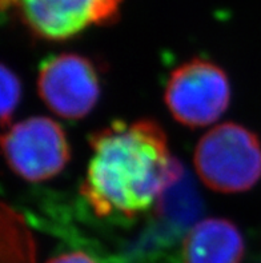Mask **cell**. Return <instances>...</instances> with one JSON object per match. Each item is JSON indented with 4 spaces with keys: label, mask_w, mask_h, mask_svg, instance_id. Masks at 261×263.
Returning <instances> with one entry per match:
<instances>
[{
    "label": "cell",
    "mask_w": 261,
    "mask_h": 263,
    "mask_svg": "<svg viewBox=\"0 0 261 263\" xmlns=\"http://www.w3.org/2000/svg\"><path fill=\"white\" fill-rule=\"evenodd\" d=\"M89 143L92 157L80 193L100 217H137L184 175L152 119L116 120L93 133Z\"/></svg>",
    "instance_id": "cell-1"
},
{
    "label": "cell",
    "mask_w": 261,
    "mask_h": 263,
    "mask_svg": "<svg viewBox=\"0 0 261 263\" xmlns=\"http://www.w3.org/2000/svg\"><path fill=\"white\" fill-rule=\"evenodd\" d=\"M193 162L205 186L218 193H242L261 177V142L247 127L218 124L203 135Z\"/></svg>",
    "instance_id": "cell-2"
},
{
    "label": "cell",
    "mask_w": 261,
    "mask_h": 263,
    "mask_svg": "<svg viewBox=\"0 0 261 263\" xmlns=\"http://www.w3.org/2000/svg\"><path fill=\"white\" fill-rule=\"evenodd\" d=\"M164 99L178 123L192 128L204 127L216 122L228 108L231 86L217 64L192 59L172 71Z\"/></svg>",
    "instance_id": "cell-3"
},
{
    "label": "cell",
    "mask_w": 261,
    "mask_h": 263,
    "mask_svg": "<svg viewBox=\"0 0 261 263\" xmlns=\"http://www.w3.org/2000/svg\"><path fill=\"white\" fill-rule=\"evenodd\" d=\"M123 0H2L39 39L62 42L89 26H108L119 19Z\"/></svg>",
    "instance_id": "cell-4"
},
{
    "label": "cell",
    "mask_w": 261,
    "mask_h": 263,
    "mask_svg": "<svg viewBox=\"0 0 261 263\" xmlns=\"http://www.w3.org/2000/svg\"><path fill=\"white\" fill-rule=\"evenodd\" d=\"M2 148L11 170L28 182L53 178L70 160V144L59 123L35 117L10 127L2 137Z\"/></svg>",
    "instance_id": "cell-5"
},
{
    "label": "cell",
    "mask_w": 261,
    "mask_h": 263,
    "mask_svg": "<svg viewBox=\"0 0 261 263\" xmlns=\"http://www.w3.org/2000/svg\"><path fill=\"white\" fill-rule=\"evenodd\" d=\"M37 91L47 107L64 119H82L96 106L100 79L92 60L79 53H60L43 62Z\"/></svg>",
    "instance_id": "cell-6"
},
{
    "label": "cell",
    "mask_w": 261,
    "mask_h": 263,
    "mask_svg": "<svg viewBox=\"0 0 261 263\" xmlns=\"http://www.w3.org/2000/svg\"><path fill=\"white\" fill-rule=\"evenodd\" d=\"M244 239L235 224L223 218L196 223L183 245L184 263H242Z\"/></svg>",
    "instance_id": "cell-7"
},
{
    "label": "cell",
    "mask_w": 261,
    "mask_h": 263,
    "mask_svg": "<svg viewBox=\"0 0 261 263\" xmlns=\"http://www.w3.org/2000/svg\"><path fill=\"white\" fill-rule=\"evenodd\" d=\"M156 207L166 223L188 224L198 215L200 202L195 190L185 182L183 175L162 194Z\"/></svg>",
    "instance_id": "cell-8"
},
{
    "label": "cell",
    "mask_w": 261,
    "mask_h": 263,
    "mask_svg": "<svg viewBox=\"0 0 261 263\" xmlns=\"http://www.w3.org/2000/svg\"><path fill=\"white\" fill-rule=\"evenodd\" d=\"M3 243L10 250H4V263H33V242L16 214L3 204Z\"/></svg>",
    "instance_id": "cell-9"
},
{
    "label": "cell",
    "mask_w": 261,
    "mask_h": 263,
    "mask_svg": "<svg viewBox=\"0 0 261 263\" xmlns=\"http://www.w3.org/2000/svg\"><path fill=\"white\" fill-rule=\"evenodd\" d=\"M2 124L6 126L12 118L22 97V83L19 78L6 64H2Z\"/></svg>",
    "instance_id": "cell-10"
},
{
    "label": "cell",
    "mask_w": 261,
    "mask_h": 263,
    "mask_svg": "<svg viewBox=\"0 0 261 263\" xmlns=\"http://www.w3.org/2000/svg\"><path fill=\"white\" fill-rule=\"evenodd\" d=\"M47 263H96L92 258H89L87 254L73 251V253H66L51 258Z\"/></svg>",
    "instance_id": "cell-11"
}]
</instances>
